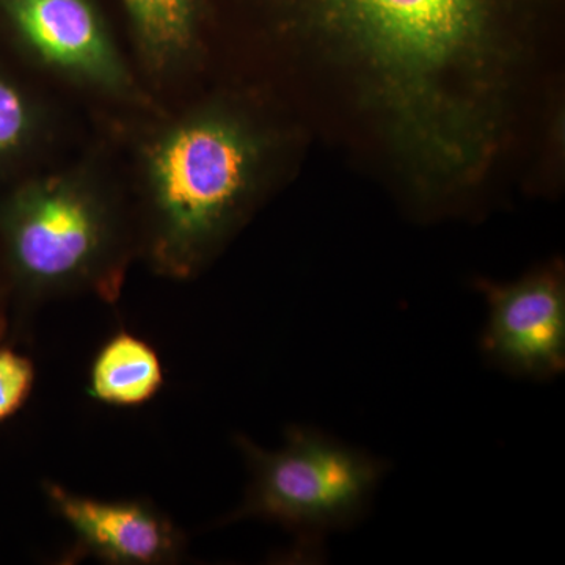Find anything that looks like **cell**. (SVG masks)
I'll return each instance as SVG.
<instances>
[{
    "instance_id": "obj_1",
    "label": "cell",
    "mask_w": 565,
    "mask_h": 565,
    "mask_svg": "<svg viewBox=\"0 0 565 565\" xmlns=\"http://www.w3.org/2000/svg\"><path fill=\"white\" fill-rule=\"evenodd\" d=\"M305 24L355 52L407 120L446 107L457 73L492 44L509 0H282Z\"/></svg>"
},
{
    "instance_id": "obj_2",
    "label": "cell",
    "mask_w": 565,
    "mask_h": 565,
    "mask_svg": "<svg viewBox=\"0 0 565 565\" xmlns=\"http://www.w3.org/2000/svg\"><path fill=\"white\" fill-rule=\"evenodd\" d=\"M255 150L232 122L203 118L166 137L152 156L150 250L162 273L202 266L243 207Z\"/></svg>"
},
{
    "instance_id": "obj_3",
    "label": "cell",
    "mask_w": 565,
    "mask_h": 565,
    "mask_svg": "<svg viewBox=\"0 0 565 565\" xmlns=\"http://www.w3.org/2000/svg\"><path fill=\"white\" fill-rule=\"evenodd\" d=\"M237 445L252 479L243 505L226 522L267 520L308 545L359 522L386 473L384 460L311 427L292 426L275 451L245 437Z\"/></svg>"
},
{
    "instance_id": "obj_4",
    "label": "cell",
    "mask_w": 565,
    "mask_h": 565,
    "mask_svg": "<svg viewBox=\"0 0 565 565\" xmlns=\"http://www.w3.org/2000/svg\"><path fill=\"white\" fill-rule=\"evenodd\" d=\"M14 263L40 292L92 288L117 299V230L90 193L63 182L41 185L21 200L10 222Z\"/></svg>"
},
{
    "instance_id": "obj_5",
    "label": "cell",
    "mask_w": 565,
    "mask_h": 565,
    "mask_svg": "<svg viewBox=\"0 0 565 565\" xmlns=\"http://www.w3.org/2000/svg\"><path fill=\"white\" fill-rule=\"evenodd\" d=\"M489 318L481 349L487 362L509 375L544 382L565 370V285L559 267L509 285L481 281Z\"/></svg>"
},
{
    "instance_id": "obj_6",
    "label": "cell",
    "mask_w": 565,
    "mask_h": 565,
    "mask_svg": "<svg viewBox=\"0 0 565 565\" xmlns=\"http://www.w3.org/2000/svg\"><path fill=\"white\" fill-rule=\"evenodd\" d=\"M44 489L76 539V555L118 565H159L174 563L184 552V535L147 501L96 500L52 482Z\"/></svg>"
},
{
    "instance_id": "obj_7",
    "label": "cell",
    "mask_w": 565,
    "mask_h": 565,
    "mask_svg": "<svg viewBox=\"0 0 565 565\" xmlns=\"http://www.w3.org/2000/svg\"><path fill=\"white\" fill-rule=\"evenodd\" d=\"M24 39L65 68L114 84L120 66L88 0H2Z\"/></svg>"
},
{
    "instance_id": "obj_8",
    "label": "cell",
    "mask_w": 565,
    "mask_h": 565,
    "mask_svg": "<svg viewBox=\"0 0 565 565\" xmlns=\"http://www.w3.org/2000/svg\"><path fill=\"white\" fill-rule=\"evenodd\" d=\"M166 384L158 352L136 334L118 332L96 353L87 393L98 403L114 407L147 404Z\"/></svg>"
},
{
    "instance_id": "obj_9",
    "label": "cell",
    "mask_w": 565,
    "mask_h": 565,
    "mask_svg": "<svg viewBox=\"0 0 565 565\" xmlns=\"http://www.w3.org/2000/svg\"><path fill=\"white\" fill-rule=\"evenodd\" d=\"M134 28L152 57L169 61L188 51L199 0H125Z\"/></svg>"
},
{
    "instance_id": "obj_10",
    "label": "cell",
    "mask_w": 565,
    "mask_h": 565,
    "mask_svg": "<svg viewBox=\"0 0 565 565\" xmlns=\"http://www.w3.org/2000/svg\"><path fill=\"white\" fill-rule=\"evenodd\" d=\"M35 384V366L29 356L0 349V422L28 403Z\"/></svg>"
},
{
    "instance_id": "obj_11",
    "label": "cell",
    "mask_w": 565,
    "mask_h": 565,
    "mask_svg": "<svg viewBox=\"0 0 565 565\" xmlns=\"http://www.w3.org/2000/svg\"><path fill=\"white\" fill-rule=\"evenodd\" d=\"M28 126V110L21 96L0 82V152L10 150L21 140Z\"/></svg>"
}]
</instances>
